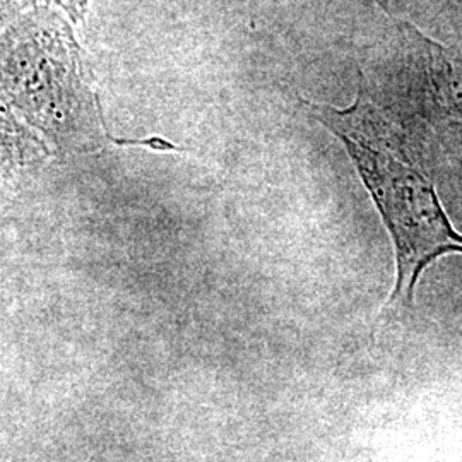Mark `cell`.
<instances>
[{"mask_svg": "<svg viewBox=\"0 0 462 462\" xmlns=\"http://www.w3.org/2000/svg\"><path fill=\"white\" fill-rule=\"evenodd\" d=\"M301 103L343 143L391 235L396 284L380 320L393 324L411 312L416 284L429 265L444 255H462V235L452 226L435 185L414 163L401 131L364 88L346 108Z\"/></svg>", "mask_w": 462, "mask_h": 462, "instance_id": "6da1fadb", "label": "cell"}, {"mask_svg": "<svg viewBox=\"0 0 462 462\" xmlns=\"http://www.w3.org/2000/svg\"><path fill=\"white\" fill-rule=\"evenodd\" d=\"M2 105L60 154L118 146L179 151L163 137L116 139L108 131L98 86L70 24L50 5L4 14Z\"/></svg>", "mask_w": 462, "mask_h": 462, "instance_id": "7a4b0ae2", "label": "cell"}, {"mask_svg": "<svg viewBox=\"0 0 462 462\" xmlns=\"http://www.w3.org/2000/svg\"><path fill=\"white\" fill-rule=\"evenodd\" d=\"M50 2L64 9L72 23H83L88 13V4H89V0H50Z\"/></svg>", "mask_w": 462, "mask_h": 462, "instance_id": "3957f363", "label": "cell"}]
</instances>
